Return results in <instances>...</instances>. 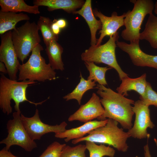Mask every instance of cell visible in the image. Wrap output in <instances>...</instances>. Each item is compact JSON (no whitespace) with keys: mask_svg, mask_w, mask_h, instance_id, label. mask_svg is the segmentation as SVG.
I'll return each mask as SVG.
<instances>
[{"mask_svg":"<svg viewBox=\"0 0 157 157\" xmlns=\"http://www.w3.org/2000/svg\"><path fill=\"white\" fill-rule=\"evenodd\" d=\"M73 13L79 14L85 19L90 30L91 45H96L97 40L96 37V32L101 29L102 24L100 20H97L94 17L92 9L91 1L86 0L81 8Z\"/></svg>","mask_w":157,"mask_h":157,"instance_id":"obj_16","label":"cell"},{"mask_svg":"<svg viewBox=\"0 0 157 157\" xmlns=\"http://www.w3.org/2000/svg\"><path fill=\"white\" fill-rule=\"evenodd\" d=\"M154 12L155 14L157 15V1L154 4Z\"/></svg>","mask_w":157,"mask_h":157,"instance_id":"obj_35","label":"cell"},{"mask_svg":"<svg viewBox=\"0 0 157 157\" xmlns=\"http://www.w3.org/2000/svg\"><path fill=\"white\" fill-rule=\"evenodd\" d=\"M132 10H129L124 19L125 28L121 36L124 40L130 42L140 41V30L145 16L152 13L154 4L151 0H134Z\"/></svg>","mask_w":157,"mask_h":157,"instance_id":"obj_5","label":"cell"},{"mask_svg":"<svg viewBox=\"0 0 157 157\" xmlns=\"http://www.w3.org/2000/svg\"><path fill=\"white\" fill-rule=\"evenodd\" d=\"M53 22L49 17L40 16L37 24L39 30L41 32L46 45L52 41H57L58 40V35H55L51 30V25Z\"/></svg>","mask_w":157,"mask_h":157,"instance_id":"obj_25","label":"cell"},{"mask_svg":"<svg viewBox=\"0 0 157 157\" xmlns=\"http://www.w3.org/2000/svg\"><path fill=\"white\" fill-rule=\"evenodd\" d=\"M118 123L113 119L108 118L104 126L91 131L85 137L72 140V143L75 144L82 141H90L108 144L119 151L126 152L129 147L126 140L131 136L128 132H125L122 128L118 126Z\"/></svg>","mask_w":157,"mask_h":157,"instance_id":"obj_3","label":"cell"},{"mask_svg":"<svg viewBox=\"0 0 157 157\" xmlns=\"http://www.w3.org/2000/svg\"><path fill=\"white\" fill-rule=\"evenodd\" d=\"M21 119L24 126L31 139L40 140L46 134L63 132L66 130L67 123L63 121L60 124L49 125L43 122L40 119L39 111L36 109L34 115L30 117L21 114Z\"/></svg>","mask_w":157,"mask_h":157,"instance_id":"obj_9","label":"cell"},{"mask_svg":"<svg viewBox=\"0 0 157 157\" xmlns=\"http://www.w3.org/2000/svg\"><path fill=\"white\" fill-rule=\"evenodd\" d=\"M133 105L132 108L135 114V119L133 126L128 132L131 137L135 138L149 139L150 134L147 132V129H152L155 126L150 119L149 106L140 100L135 102Z\"/></svg>","mask_w":157,"mask_h":157,"instance_id":"obj_10","label":"cell"},{"mask_svg":"<svg viewBox=\"0 0 157 157\" xmlns=\"http://www.w3.org/2000/svg\"><path fill=\"white\" fill-rule=\"evenodd\" d=\"M144 157H151L150 154L148 144H147L144 147Z\"/></svg>","mask_w":157,"mask_h":157,"instance_id":"obj_33","label":"cell"},{"mask_svg":"<svg viewBox=\"0 0 157 157\" xmlns=\"http://www.w3.org/2000/svg\"><path fill=\"white\" fill-rule=\"evenodd\" d=\"M0 71L3 73V74L8 73V71L4 63L0 62Z\"/></svg>","mask_w":157,"mask_h":157,"instance_id":"obj_34","label":"cell"},{"mask_svg":"<svg viewBox=\"0 0 157 157\" xmlns=\"http://www.w3.org/2000/svg\"><path fill=\"white\" fill-rule=\"evenodd\" d=\"M154 140L155 142L156 146H157V140L156 138H154Z\"/></svg>","mask_w":157,"mask_h":157,"instance_id":"obj_36","label":"cell"},{"mask_svg":"<svg viewBox=\"0 0 157 157\" xmlns=\"http://www.w3.org/2000/svg\"><path fill=\"white\" fill-rule=\"evenodd\" d=\"M0 157H18L13 155L9 150L4 147L0 151Z\"/></svg>","mask_w":157,"mask_h":157,"instance_id":"obj_30","label":"cell"},{"mask_svg":"<svg viewBox=\"0 0 157 157\" xmlns=\"http://www.w3.org/2000/svg\"><path fill=\"white\" fill-rule=\"evenodd\" d=\"M140 100L146 105H153L157 108V93L152 89L151 84L148 82L144 95L140 96Z\"/></svg>","mask_w":157,"mask_h":157,"instance_id":"obj_29","label":"cell"},{"mask_svg":"<svg viewBox=\"0 0 157 157\" xmlns=\"http://www.w3.org/2000/svg\"><path fill=\"white\" fill-rule=\"evenodd\" d=\"M36 83L35 81L28 80L18 82L9 79L4 75L1 74L0 78V107L5 114L9 115L12 111L11 101L15 103V110L16 112L20 111L19 105L20 103L27 101L35 106L41 105L47 99L38 103L29 100L27 98L26 90L30 85Z\"/></svg>","mask_w":157,"mask_h":157,"instance_id":"obj_2","label":"cell"},{"mask_svg":"<svg viewBox=\"0 0 157 157\" xmlns=\"http://www.w3.org/2000/svg\"><path fill=\"white\" fill-rule=\"evenodd\" d=\"M140 40L147 41L153 48L157 49V17L149 15L144 31L140 33Z\"/></svg>","mask_w":157,"mask_h":157,"instance_id":"obj_22","label":"cell"},{"mask_svg":"<svg viewBox=\"0 0 157 157\" xmlns=\"http://www.w3.org/2000/svg\"><path fill=\"white\" fill-rule=\"evenodd\" d=\"M55 21L60 29L65 28L67 26L66 21L63 19H60L57 20H55Z\"/></svg>","mask_w":157,"mask_h":157,"instance_id":"obj_32","label":"cell"},{"mask_svg":"<svg viewBox=\"0 0 157 157\" xmlns=\"http://www.w3.org/2000/svg\"><path fill=\"white\" fill-rule=\"evenodd\" d=\"M43 49L41 45L39 44L32 51L28 60L20 64L18 80L44 82L56 79V72L49 63H46L45 59L41 55V52Z\"/></svg>","mask_w":157,"mask_h":157,"instance_id":"obj_4","label":"cell"},{"mask_svg":"<svg viewBox=\"0 0 157 157\" xmlns=\"http://www.w3.org/2000/svg\"><path fill=\"white\" fill-rule=\"evenodd\" d=\"M119 38V32H117L113 36L110 37L104 44L98 46L91 45L81 54L82 60L84 62L107 65L117 71L120 80L128 77V74L122 70L116 58L115 50L116 42Z\"/></svg>","mask_w":157,"mask_h":157,"instance_id":"obj_6","label":"cell"},{"mask_svg":"<svg viewBox=\"0 0 157 157\" xmlns=\"http://www.w3.org/2000/svg\"><path fill=\"white\" fill-rule=\"evenodd\" d=\"M85 142L86 149L89 152V157H103L105 156L114 157L115 151L109 146H106L102 144L98 145L93 142Z\"/></svg>","mask_w":157,"mask_h":157,"instance_id":"obj_26","label":"cell"},{"mask_svg":"<svg viewBox=\"0 0 157 157\" xmlns=\"http://www.w3.org/2000/svg\"><path fill=\"white\" fill-rule=\"evenodd\" d=\"M116 44L129 55L134 65L154 68L157 69V56L148 54L143 52L140 47L139 41L129 44L117 40Z\"/></svg>","mask_w":157,"mask_h":157,"instance_id":"obj_12","label":"cell"},{"mask_svg":"<svg viewBox=\"0 0 157 157\" xmlns=\"http://www.w3.org/2000/svg\"><path fill=\"white\" fill-rule=\"evenodd\" d=\"M51 28L53 33L56 35H58L60 31V28L57 24L55 20L53 22L51 25Z\"/></svg>","mask_w":157,"mask_h":157,"instance_id":"obj_31","label":"cell"},{"mask_svg":"<svg viewBox=\"0 0 157 157\" xmlns=\"http://www.w3.org/2000/svg\"><path fill=\"white\" fill-rule=\"evenodd\" d=\"M85 65L89 72L88 80H94L97 82L99 84L106 85H107L105 77L107 71L112 68L110 67H100L96 65L94 62H84Z\"/></svg>","mask_w":157,"mask_h":157,"instance_id":"obj_24","label":"cell"},{"mask_svg":"<svg viewBox=\"0 0 157 157\" xmlns=\"http://www.w3.org/2000/svg\"><path fill=\"white\" fill-rule=\"evenodd\" d=\"M46 46L45 51L52 68L54 70H63L64 65L61 57L63 52L62 47L56 40L50 42Z\"/></svg>","mask_w":157,"mask_h":157,"instance_id":"obj_21","label":"cell"},{"mask_svg":"<svg viewBox=\"0 0 157 157\" xmlns=\"http://www.w3.org/2000/svg\"><path fill=\"white\" fill-rule=\"evenodd\" d=\"M38 31L34 22L28 21L12 31L13 43L18 58L23 63L41 42Z\"/></svg>","mask_w":157,"mask_h":157,"instance_id":"obj_7","label":"cell"},{"mask_svg":"<svg viewBox=\"0 0 157 157\" xmlns=\"http://www.w3.org/2000/svg\"><path fill=\"white\" fill-rule=\"evenodd\" d=\"M80 77V81L74 89L71 92L63 97L66 101L75 99L79 105L81 104V100L84 93L87 91L94 88V87L96 85L94 81L84 79L81 72Z\"/></svg>","mask_w":157,"mask_h":157,"instance_id":"obj_23","label":"cell"},{"mask_svg":"<svg viewBox=\"0 0 157 157\" xmlns=\"http://www.w3.org/2000/svg\"><path fill=\"white\" fill-rule=\"evenodd\" d=\"M66 145L54 141L50 144L39 157H61L63 149Z\"/></svg>","mask_w":157,"mask_h":157,"instance_id":"obj_28","label":"cell"},{"mask_svg":"<svg viewBox=\"0 0 157 157\" xmlns=\"http://www.w3.org/2000/svg\"><path fill=\"white\" fill-rule=\"evenodd\" d=\"M85 145L79 144L74 147L66 145L62 150L61 157H88L86 156Z\"/></svg>","mask_w":157,"mask_h":157,"instance_id":"obj_27","label":"cell"},{"mask_svg":"<svg viewBox=\"0 0 157 157\" xmlns=\"http://www.w3.org/2000/svg\"><path fill=\"white\" fill-rule=\"evenodd\" d=\"M146 78L145 73L136 78L125 77L121 80L122 83L116 90L118 93L124 96L128 95V92L134 90L142 97L145 94L147 85Z\"/></svg>","mask_w":157,"mask_h":157,"instance_id":"obj_18","label":"cell"},{"mask_svg":"<svg viewBox=\"0 0 157 157\" xmlns=\"http://www.w3.org/2000/svg\"><path fill=\"white\" fill-rule=\"evenodd\" d=\"M30 17L27 15L22 13H17L12 12H3L0 11V34L14 30L19 22L28 21Z\"/></svg>","mask_w":157,"mask_h":157,"instance_id":"obj_19","label":"cell"},{"mask_svg":"<svg viewBox=\"0 0 157 157\" xmlns=\"http://www.w3.org/2000/svg\"><path fill=\"white\" fill-rule=\"evenodd\" d=\"M1 11L17 13L24 12L34 14L40 13L39 6L27 5L24 0H0Z\"/></svg>","mask_w":157,"mask_h":157,"instance_id":"obj_20","label":"cell"},{"mask_svg":"<svg viewBox=\"0 0 157 157\" xmlns=\"http://www.w3.org/2000/svg\"><path fill=\"white\" fill-rule=\"evenodd\" d=\"M93 14L98 17L102 24L101 29L99 33L100 36L97 39V46L101 45L104 38L106 36H113L119 28L124 25V19L127 14V12L121 15H118L115 12H113L110 17H108L103 14L97 9L93 10Z\"/></svg>","mask_w":157,"mask_h":157,"instance_id":"obj_14","label":"cell"},{"mask_svg":"<svg viewBox=\"0 0 157 157\" xmlns=\"http://www.w3.org/2000/svg\"><path fill=\"white\" fill-rule=\"evenodd\" d=\"M21 111L14 112L13 119L8 121L6 128L7 137L0 142V144H5V148L9 150L13 145L18 146L25 151L31 152L37 147L35 141L30 137L22 123Z\"/></svg>","mask_w":157,"mask_h":157,"instance_id":"obj_8","label":"cell"},{"mask_svg":"<svg viewBox=\"0 0 157 157\" xmlns=\"http://www.w3.org/2000/svg\"><path fill=\"white\" fill-rule=\"evenodd\" d=\"M104 111L99 97L93 93L90 100L71 115L68 120L69 122L78 120L85 123L97 119L103 114Z\"/></svg>","mask_w":157,"mask_h":157,"instance_id":"obj_13","label":"cell"},{"mask_svg":"<svg viewBox=\"0 0 157 157\" xmlns=\"http://www.w3.org/2000/svg\"><path fill=\"white\" fill-rule=\"evenodd\" d=\"M97 93L101 97L100 101L104 107L103 114L97 119L104 120L106 118L113 119L120 123L124 129H130L134 113L132 104L135 102L132 99L125 97L104 85L97 84Z\"/></svg>","mask_w":157,"mask_h":157,"instance_id":"obj_1","label":"cell"},{"mask_svg":"<svg viewBox=\"0 0 157 157\" xmlns=\"http://www.w3.org/2000/svg\"></svg>","mask_w":157,"mask_h":157,"instance_id":"obj_37","label":"cell"},{"mask_svg":"<svg viewBox=\"0 0 157 157\" xmlns=\"http://www.w3.org/2000/svg\"><path fill=\"white\" fill-rule=\"evenodd\" d=\"M108 119L104 120L90 121L78 127L65 131L55 133V137L59 138H64L66 142L72 140L78 139L95 129L104 126L107 122Z\"/></svg>","mask_w":157,"mask_h":157,"instance_id":"obj_15","label":"cell"},{"mask_svg":"<svg viewBox=\"0 0 157 157\" xmlns=\"http://www.w3.org/2000/svg\"><path fill=\"white\" fill-rule=\"evenodd\" d=\"M85 2L81 0H35L33 4L39 6H46L49 11L62 9L68 13H73L81 7Z\"/></svg>","mask_w":157,"mask_h":157,"instance_id":"obj_17","label":"cell"},{"mask_svg":"<svg viewBox=\"0 0 157 157\" xmlns=\"http://www.w3.org/2000/svg\"><path fill=\"white\" fill-rule=\"evenodd\" d=\"M11 34L10 31L1 35L0 61L5 64L10 79L16 80L20 64L12 42Z\"/></svg>","mask_w":157,"mask_h":157,"instance_id":"obj_11","label":"cell"}]
</instances>
